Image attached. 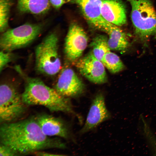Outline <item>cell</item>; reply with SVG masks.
Wrapping results in <instances>:
<instances>
[{"label":"cell","instance_id":"obj_6","mask_svg":"<svg viewBox=\"0 0 156 156\" xmlns=\"http://www.w3.org/2000/svg\"><path fill=\"white\" fill-rule=\"evenodd\" d=\"M42 29L41 25L27 23L5 31L0 37L1 49L11 52L24 47L37 38Z\"/></svg>","mask_w":156,"mask_h":156},{"label":"cell","instance_id":"obj_7","mask_svg":"<svg viewBox=\"0 0 156 156\" xmlns=\"http://www.w3.org/2000/svg\"><path fill=\"white\" fill-rule=\"evenodd\" d=\"M88 38L83 28L76 23L70 25L65 40L64 52L66 59L75 62L86 49Z\"/></svg>","mask_w":156,"mask_h":156},{"label":"cell","instance_id":"obj_13","mask_svg":"<svg viewBox=\"0 0 156 156\" xmlns=\"http://www.w3.org/2000/svg\"><path fill=\"white\" fill-rule=\"evenodd\" d=\"M101 14L107 21L118 26L127 23L125 6L120 0H103Z\"/></svg>","mask_w":156,"mask_h":156},{"label":"cell","instance_id":"obj_2","mask_svg":"<svg viewBox=\"0 0 156 156\" xmlns=\"http://www.w3.org/2000/svg\"><path fill=\"white\" fill-rule=\"evenodd\" d=\"M16 68L25 81V88L21 96L27 106H42L51 112H60L72 114L76 116L79 120H81L74 111L69 98L61 95L54 88L47 86L39 79L25 75L18 67Z\"/></svg>","mask_w":156,"mask_h":156},{"label":"cell","instance_id":"obj_18","mask_svg":"<svg viewBox=\"0 0 156 156\" xmlns=\"http://www.w3.org/2000/svg\"><path fill=\"white\" fill-rule=\"evenodd\" d=\"M11 2L9 0H0V31H4L8 25Z\"/></svg>","mask_w":156,"mask_h":156},{"label":"cell","instance_id":"obj_4","mask_svg":"<svg viewBox=\"0 0 156 156\" xmlns=\"http://www.w3.org/2000/svg\"><path fill=\"white\" fill-rule=\"evenodd\" d=\"M58 41L57 35L51 33L36 47V67L39 73L53 76L60 71L61 65L58 53Z\"/></svg>","mask_w":156,"mask_h":156},{"label":"cell","instance_id":"obj_20","mask_svg":"<svg viewBox=\"0 0 156 156\" xmlns=\"http://www.w3.org/2000/svg\"><path fill=\"white\" fill-rule=\"evenodd\" d=\"M19 155L10 147L0 143V156H14Z\"/></svg>","mask_w":156,"mask_h":156},{"label":"cell","instance_id":"obj_21","mask_svg":"<svg viewBox=\"0 0 156 156\" xmlns=\"http://www.w3.org/2000/svg\"><path fill=\"white\" fill-rule=\"evenodd\" d=\"M32 154H33L35 155L40 156H59L62 155H60L56 154L53 153H49L47 152L42 151H35Z\"/></svg>","mask_w":156,"mask_h":156},{"label":"cell","instance_id":"obj_12","mask_svg":"<svg viewBox=\"0 0 156 156\" xmlns=\"http://www.w3.org/2000/svg\"><path fill=\"white\" fill-rule=\"evenodd\" d=\"M103 0H75L83 15L94 27L105 32L111 23L103 17L101 7Z\"/></svg>","mask_w":156,"mask_h":156},{"label":"cell","instance_id":"obj_10","mask_svg":"<svg viewBox=\"0 0 156 156\" xmlns=\"http://www.w3.org/2000/svg\"><path fill=\"white\" fill-rule=\"evenodd\" d=\"M110 117L104 95L101 93L97 94L92 100L85 122L80 133L84 134L94 129Z\"/></svg>","mask_w":156,"mask_h":156},{"label":"cell","instance_id":"obj_23","mask_svg":"<svg viewBox=\"0 0 156 156\" xmlns=\"http://www.w3.org/2000/svg\"><path fill=\"white\" fill-rule=\"evenodd\" d=\"M70 0H63L64 3L68 2L70 1Z\"/></svg>","mask_w":156,"mask_h":156},{"label":"cell","instance_id":"obj_15","mask_svg":"<svg viewBox=\"0 0 156 156\" xmlns=\"http://www.w3.org/2000/svg\"><path fill=\"white\" fill-rule=\"evenodd\" d=\"M50 3L49 0H17V7L22 13L41 14L49 10Z\"/></svg>","mask_w":156,"mask_h":156},{"label":"cell","instance_id":"obj_8","mask_svg":"<svg viewBox=\"0 0 156 156\" xmlns=\"http://www.w3.org/2000/svg\"><path fill=\"white\" fill-rule=\"evenodd\" d=\"M75 66L80 74L90 81L101 84L107 82L105 66L96 59L92 52L75 62Z\"/></svg>","mask_w":156,"mask_h":156},{"label":"cell","instance_id":"obj_9","mask_svg":"<svg viewBox=\"0 0 156 156\" xmlns=\"http://www.w3.org/2000/svg\"><path fill=\"white\" fill-rule=\"evenodd\" d=\"M54 89L64 97H75L83 92L85 86L72 69L65 68L61 71Z\"/></svg>","mask_w":156,"mask_h":156},{"label":"cell","instance_id":"obj_3","mask_svg":"<svg viewBox=\"0 0 156 156\" xmlns=\"http://www.w3.org/2000/svg\"><path fill=\"white\" fill-rule=\"evenodd\" d=\"M131 7V18L136 37L144 44L156 34V11L149 0H127Z\"/></svg>","mask_w":156,"mask_h":156},{"label":"cell","instance_id":"obj_11","mask_svg":"<svg viewBox=\"0 0 156 156\" xmlns=\"http://www.w3.org/2000/svg\"><path fill=\"white\" fill-rule=\"evenodd\" d=\"M34 117L46 136H57L66 139L70 138L69 126L60 118L45 113L38 114Z\"/></svg>","mask_w":156,"mask_h":156},{"label":"cell","instance_id":"obj_16","mask_svg":"<svg viewBox=\"0 0 156 156\" xmlns=\"http://www.w3.org/2000/svg\"><path fill=\"white\" fill-rule=\"evenodd\" d=\"M108 39L104 35L97 36L93 39L90 45L94 56L101 62L105 54L111 50L108 46Z\"/></svg>","mask_w":156,"mask_h":156},{"label":"cell","instance_id":"obj_22","mask_svg":"<svg viewBox=\"0 0 156 156\" xmlns=\"http://www.w3.org/2000/svg\"><path fill=\"white\" fill-rule=\"evenodd\" d=\"M51 5L56 9H58L64 3L63 0H49Z\"/></svg>","mask_w":156,"mask_h":156},{"label":"cell","instance_id":"obj_17","mask_svg":"<svg viewBox=\"0 0 156 156\" xmlns=\"http://www.w3.org/2000/svg\"><path fill=\"white\" fill-rule=\"evenodd\" d=\"M102 62L105 67L113 74L118 73L125 68L124 65L119 56L110 51L105 54Z\"/></svg>","mask_w":156,"mask_h":156},{"label":"cell","instance_id":"obj_5","mask_svg":"<svg viewBox=\"0 0 156 156\" xmlns=\"http://www.w3.org/2000/svg\"><path fill=\"white\" fill-rule=\"evenodd\" d=\"M27 106L23 102L21 94L12 84L3 83L0 86V123L13 122L25 114Z\"/></svg>","mask_w":156,"mask_h":156},{"label":"cell","instance_id":"obj_1","mask_svg":"<svg viewBox=\"0 0 156 156\" xmlns=\"http://www.w3.org/2000/svg\"><path fill=\"white\" fill-rule=\"evenodd\" d=\"M0 141L19 155L46 149L66 147L60 139L45 135L34 117L0 124Z\"/></svg>","mask_w":156,"mask_h":156},{"label":"cell","instance_id":"obj_19","mask_svg":"<svg viewBox=\"0 0 156 156\" xmlns=\"http://www.w3.org/2000/svg\"><path fill=\"white\" fill-rule=\"evenodd\" d=\"M11 52L1 50L0 53V71L1 72L5 67L11 61L12 57Z\"/></svg>","mask_w":156,"mask_h":156},{"label":"cell","instance_id":"obj_14","mask_svg":"<svg viewBox=\"0 0 156 156\" xmlns=\"http://www.w3.org/2000/svg\"><path fill=\"white\" fill-rule=\"evenodd\" d=\"M111 23L106 31L109 36L108 44L110 50L124 52L130 47L127 36L119 27Z\"/></svg>","mask_w":156,"mask_h":156}]
</instances>
